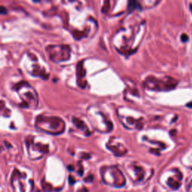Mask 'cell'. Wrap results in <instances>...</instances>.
<instances>
[{
	"label": "cell",
	"mask_w": 192,
	"mask_h": 192,
	"mask_svg": "<svg viewBox=\"0 0 192 192\" xmlns=\"http://www.w3.org/2000/svg\"><path fill=\"white\" fill-rule=\"evenodd\" d=\"M36 125L41 129L44 128L42 131H47V133L51 134L62 133L65 128L64 122L61 119L54 116H39Z\"/></svg>",
	"instance_id": "6da1fadb"
},
{
	"label": "cell",
	"mask_w": 192,
	"mask_h": 192,
	"mask_svg": "<svg viewBox=\"0 0 192 192\" xmlns=\"http://www.w3.org/2000/svg\"><path fill=\"white\" fill-rule=\"evenodd\" d=\"M47 52L49 53L50 58L55 62L65 61L70 58V47L62 45L61 51L59 52V45H51L47 47Z\"/></svg>",
	"instance_id": "7a4b0ae2"
},
{
	"label": "cell",
	"mask_w": 192,
	"mask_h": 192,
	"mask_svg": "<svg viewBox=\"0 0 192 192\" xmlns=\"http://www.w3.org/2000/svg\"><path fill=\"white\" fill-rule=\"evenodd\" d=\"M146 86L152 89H159V90H167L173 89L176 86V81L171 78H167L166 81L158 80L157 79H147L146 80Z\"/></svg>",
	"instance_id": "3957f363"
},
{
	"label": "cell",
	"mask_w": 192,
	"mask_h": 192,
	"mask_svg": "<svg viewBox=\"0 0 192 192\" xmlns=\"http://www.w3.org/2000/svg\"><path fill=\"white\" fill-rule=\"evenodd\" d=\"M170 181H171V182H173L172 184L169 185L171 188H174V189H176V188H178L179 187V184L178 182H174L172 179H170Z\"/></svg>",
	"instance_id": "277c9868"
},
{
	"label": "cell",
	"mask_w": 192,
	"mask_h": 192,
	"mask_svg": "<svg viewBox=\"0 0 192 192\" xmlns=\"http://www.w3.org/2000/svg\"><path fill=\"white\" fill-rule=\"evenodd\" d=\"M188 36L186 35H182V40L183 41H188Z\"/></svg>",
	"instance_id": "5b68a950"
},
{
	"label": "cell",
	"mask_w": 192,
	"mask_h": 192,
	"mask_svg": "<svg viewBox=\"0 0 192 192\" xmlns=\"http://www.w3.org/2000/svg\"><path fill=\"white\" fill-rule=\"evenodd\" d=\"M190 8H191V11H192V5H191V6H190Z\"/></svg>",
	"instance_id": "8992f818"
}]
</instances>
